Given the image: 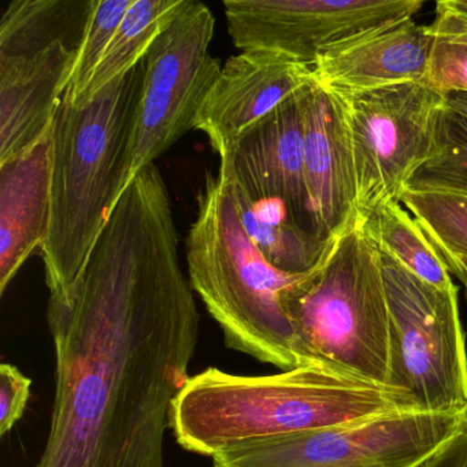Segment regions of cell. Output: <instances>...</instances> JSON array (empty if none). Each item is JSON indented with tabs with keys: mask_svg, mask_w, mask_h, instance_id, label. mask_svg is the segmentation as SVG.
Wrapping results in <instances>:
<instances>
[{
	"mask_svg": "<svg viewBox=\"0 0 467 467\" xmlns=\"http://www.w3.org/2000/svg\"><path fill=\"white\" fill-rule=\"evenodd\" d=\"M155 165L114 207L72 291L48 300L56 396L31 467H165L169 412L187 384L199 313Z\"/></svg>",
	"mask_w": 467,
	"mask_h": 467,
	"instance_id": "cell-1",
	"label": "cell"
},
{
	"mask_svg": "<svg viewBox=\"0 0 467 467\" xmlns=\"http://www.w3.org/2000/svg\"><path fill=\"white\" fill-rule=\"evenodd\" d=\"M403 411H417L403 393L318 366L272 376L209 368L188 379L171 403L169 423L184 450L213 458L250 440L355 425Z\"/></svg>",
	"mask_w": 467,
	"mask_h": 467,
	"instance_id": "cell-2",
	"label": "cell"
},
{
	"mask_svg": "<svg viewBox=\"0 0 467 467\" xmlns=\"http://www.w3.org/2000/svg\"><path fill=\"white\" fill-rule=\"evenodd\" d=\"M144 61L76 103L65 92L51 130V212L40 248L50 299L80 278L98 237L127 190V163Z\"/></svg>",
	"mask_w": 467,
	"mask_h": 467,
	"instance_id": "cell-3",
	"label": "cell"
},
{
	"mask_svg": "<svg viewBox=\"0 0 467 467\" xmlns=\"http://www.w3.org/2000/svg\"><path fill=\"white\" fill-rule=\"evenodd\" d=\"M190 283L229 348L281 370L300 368L280 296L307 273L275 269L245 234L220 171L207 174L187 239Z\"/></svg>",
	"mask_w": 467,
	"mask_h": 467,
	"instance_id": "cell-4",
	"label": "cell"
},
{
	"mask_svg": "<svg viewBox=\"0 0 467 467\" xmlns=\"http://www.w3.org/2000/svg\"><path fill=\"white\" fill-rule=\"evenodd\" d=\"M280 302L302 366L387 387L389 311L379 250L366 221L336 236L321 262Z\"/></svg>",
	"mask_w": 467,
	"mask_h": 467,
	"instance_id": "cell-5",
	"label": "cell"
},
{
	"mask_svg": "<svg viewBox=\"0 0 467 467\" xmlns=\"http://www.w3.org/2000/svg\"><path fill=\"white\" fill-rule=\"evenodd\" d=\"M390 351L387 387L420 412L467 410L466 338L458 286L439 289L379 251Z\"/></svg>",
	"mask_w": 467,
	"mask_h": 467,
	"instance_id": "cell-6",
	"label": "cell"
},
{
	"mask_svg": "<svg viewBox=\"0 0 467 467\" xmlns=\"http://www.w3.org/2000/svg\"><path fill=\"white\" fill-rule=\"evenodd\" d=\"M332 95L354 162L358 215L368 221L384 204L400 202L410 180L431 157L447 97L425 83Z\"/></svg>",
	"mask_w": 467,
	"mask_h": 467,
	"instance_id": "cell-7",
	"label": "cell"
},
{
	"mask_svg": "<svg viewBox=\"0 0 467 467\" xmlns=\"http://www.w3.org/2000/svg\"><path fill=\"white\" fill-rule=\"evenodd\" d=\"M467 431L461 412L403 411L337 428L250 440L213 456L214 467H415Z\"/></svg>",
	"mask_w": 467,
	"mask_h": 467,
	"instance_id": "cell-8",
	"label": "cell"
},
{
	"mask_svg": "<svg viewBox=\"0 0 467 467\" xmlns=\"http://www.w3.org/2000/svg\"><path fill=\"white\" fill-rule=\"evenodd\" d=\"M215 20L209 7L187 0L150 48L127 163V188L143 169L190 130L223 67L210 54Z\"/></svg>",
	"mask_w": 467,
	"mask_h": 467,
	"instance_id": "cell-9",
	"label": "cell"
},
{
	"mask_svg": "<svg viewBox=\"0 0 467 467\" xmlns=\"http://www.w3.org/2000/svg\"><path fill=\"white\" fill-rule=\"evenodd\" d=\"M420 0H225L239 50L275 51L313 65L325 48L374 26L412 18Z\"/></svg>",
	"mask_w": 467,
	"mask_h": 467,
	"instance_id": "cell-10",
	"label": "cell"
},
{
	"mask_svg": "<svg viewBox=\"0 0 467 467\" xmlns=\"http://www.w3.org/2000/svg\"><path fill=\"white\" fill-rule=\"evenodd\" d=\"M313 81L311 65L275 51H242L223 65L196 130L223 158L245 132Z\"/></svg>",
	"mask_w": 467,
	"mask_h": 467,
	"instance_id": "cell-11",
	"label": "cell"
},
{
	"mask_svg": "<svg viewBox=\"0 0 467 467\" xmlns=\"http://www.w3.org/2000/svg\"><path fill=\"white\" fill-rule=\"evenodd\" d=\"M300 92L245 132L221 158L220 171L253 198L283 202L300 225L325 239L306 182Z\"/></svg>",
	"mask_w": 467,
	"mask_h": 467,
	"instance_id": "cell-12",
	"label": "cell"
},
{
	"mask_svg": "<svg viewBox=\"0 0 467 467\" xmlns=\"http://www.w3.org/2000/svg\"><path fill=\"white\" fill-rule=\"evenodd\" d=\"M433 35L412 18L374 26L318 54L314 81L336 95L425 83Z\"/></svg>",
	"mask_w": 467,
	"mask_h": 467,
	"instance_id": "cell-13",
	"label": "cell"
},
{
	"mask_svg": "<svg viewBox=\"0 0 467 467\" xmlns=\"http://www.w3.org/2000/svg\"><path fill=\"white\" fill-rule=\"evenodd\" d=\"M78 48L59 42L35 53L0 57V163L50 136Z\"/></svg>",
	"mask_w": 467,
	"mask_h": 467,
	"instance_id": "cell-14",
	"label": "cell"
},
{
	"mask_svg": "<svg viewBox=\"0 0 467 467\" xmlns=\"http://www.w3.org/2000/svg\"><path fill=\"white\" fill-rule=\"evenodd\" d=\"M305 174L319 232L333 240L359 220L357 179L337 99L316 81L300 92Z\"/></svg>",
	"mask_w": 467,
	"mask_h": 467,
	"instance_id": "cell-15",
	"label": "cell"
},
{
	"mask_svg": "<svg viewBox=\"0 0 467 467\" xmlns=\"http://www.w3.org/2000/svg\"><path fill=\"white\" fill-rule=\"evenodd\" d=\"M51 133L20 157L0 163V294L40 250L51 212Z\"/></svg>",
	"mask_w": 467,
	"mask_h": 467,
	"instance_id": "cell-16",
	"label": "cell"
},
{
	"mask_svg": "<svg viewBox=\"0 0 467 467\" xmlns=\"http://www.w3.org/2000/svg\"><path fill=\"white\" fill-rule=\"evenodd\" d=\"M240 223L256 250L275 269L294 275L310 272L321 262L330 242L300 225L285 203L248 195L223 171Z\"/></svg>",
	"mask_w": 467,
	"mask_h": 467,
	"instance_id": "cell-17",
	"label": "cell"
},
{
	"mask_svg": "<svg viewBox=\"0 0 467 467\" xmlns=\"http://www.w3.org/2000/svg\"><path fill=\"white\" fill-rule=\"evenodd\" d=\"M95 0H15L0 21V57L35 53L54 43L80 47Z\"/></svg>",
	"mask_w": 467,
	"mask_h": 467,
	"instance_id": "cell-18",
	"label": "cell"
},
{
	"mask_svg": "<svg viewBox=\"0 0 467 467\" xmlns=\"http://www.w3.org/2000/svg\"><path fill=\"white\" fill-rule=\"evenodd\" d=\"M185 5L187 0H135L117 28L83 97L73 102H88L109 84L135 69Z\"/></svg>",
	"mask_w": 467,
	"mask_h": 467,
	"instance_id": "cell-19",
	"label": "cell"
},
{
	"mask_svg": "<svg viewBox=\"0 0 467 467\" xmlns=\"http://www.w3.org/2000/svg\"><path fill=\"white\" fill-rule=\"evenodd\" d=\"M366 229L381 253L403 265L420 280L439 289L455 286L444 262L400 202L377 209L366 221Z\"/></svg>",
	"mask_w": 467,
	"mask_h": 467,
	"instance_id": "cell-20",
	"label": "cell"
},
{
	"mask_svg": "<svg viewBox=\"0 0 467 467\" xmlns=\"http://www.w3.org/2000/svg\"><path fill=\"white\" fill-rule=\"evenodd\" d=\"M406 190L467 198V117L447 108L440 116L431 157Z\"/></svg>",
	"mask_w": 467,
	"mask_h": 467,
	"instance_id": "cell-21",
	"label": "cell"
},
{
	"mask_svg": "<svg viewBox=\"0 0 467 467\" xmlns=\"http://www.w3.org/2000/svg\"><path fill=\"white\" fill-rule=\"evenodd\" d=\"M400 203L431 244L467 259V198L406 190Z\"/></svg>",
	"mask_w": 467,
	"mask_h": 467,
	"instance_id": "cell-22",
	"label": "cell"
},
{
	"mask_svg": "<svg viewBox=\"0 0 467 467\" xmlns=\"http://www.w3.org/2000/svg\"><path fill=\"white\" fill-rule=\"evenodd\" d=\"M133 2L135 0H95L94 10L87 24L86 34L78 48L75 69L67 89V94L73 100L83 97L117 28Z\"/></svg>",
	"mask_w": 467,
	"mask_h": 467,
	"instance_id": "cell-23",
	"label": "cell"
},
{
	"mask_svg": "<svg viewBox=\"0 0 467 467\" xmlns=\"http://www.w3.org/2000/svg\"><path fill=\"white\" fill-rule=\"evenodd\" d=\"M425 84L440 94H467V34L433 35Z\"/></svg>",
	"mask_w": 467,
	"mask_h": 467,
	"instance_id": "cell-24",
	"label": "cell"
},
{
	"mask_svg": "<svg viewBox=\"0 0 467 467\" xmlns=\"http://www.w3.org/2000/svg\"><path fill=\"white\" fill-rule=\"evenodd\" d=\"M32 379L16 366H0V436L9 433L23 418L31 393Z\"/></svg>",
	"mask_w": 467,
	"mask_h": 467,
	"instance_id": "cell-25",
	"label": "cell"
},
{
	"mask_svg": "<svg viewBox=\"0 0 467 467\" xmlns=\"http://www.w3.org/2000/svg\"><path fill=\"white\" fill-rule=\"evenodd\" d=\"M431 35L467 34V0H441L436 17L428 26Z\"/></svg>",
	"mask_w": 467,
	"mask_h": 467,
	"instance_id": "cell-26",
	"label": "cell"
},
{
	"mask_svg": "<svg viewBox=\"0 0 467 467\" xmlns=\"http://www.w3.org/2000/svg\"><path fill=\"white\" fill-rule=\"evenodd\" d=\"M415 467H467V431Z\"/></svg>",
	"mask_w": 467,
	"mask_h": 467,
	"instance_id": "cell-27",
	"label": "cell"
},
{
	"mask_svg": "<svg viewBox=\"0 0 467 467\" xmlns=\"http://www.w3.org/2000/svg\"><path fill=\"white\" fill-rule=\"evenodd\" d=\"M433 247L434 250L437 251V254H439L441 261L444 262L445 266H447L448 272H450L451 275H455V277L461 281L462 285L464 286V291H466L467 296V259L452 255V254L442 250V248L436 247V245H433Z\"/></svg>",
	"mask_w": 467,
	"mask_h": 467,
	"instance_id": "cell-28",
	"label": "cell"
},
{
	"mask_svg": "<svg viewBox=\"0 0 467 467\" xmlns=\"http://www.w3.org/2000/svg\"><path fill=\"white\" fill-rule=\"evenodd\" d=\"M447 105L467 117V94L456 92V94L447 95Z\"/></svg>",
	"mask_w": 467,
	"mask_h": 467,
	"instance_id": "cell-29",
	"label": "cell"
}]
</instances>
